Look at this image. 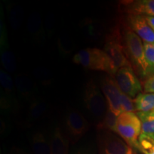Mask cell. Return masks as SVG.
I'll return each mask as SVG.
<instances>
[{
  "label": "cell",
  "instance_id": "1",
  "mask_svg": "<svg viewBox=\"0 0 154 154\" xmlns=\"http://www.w3.org/2000/svg\"><path fill=\"white\" fill-rule=\"evenodd\" d=\"M73 61L86 69L104 72L111 76H114L118 70L115 63L104 50L98 48L80 50L74 56Z\"/></svg>",
  "mask_w": 154,
  "mask_h": 154
},
{
  "label": "cell",
  "instance_id": "2",
  "mask_svg": "<svg viewBox=\"0 0 154 154\" xmlns=\"http://www.w3.org/2000/svg\"><path fill=\"white\" fill-rule=\"evenodd\" d=\"M121 32L125 53L130 63L140 75L148 77V65L142 39L130 27Z\"/></svg>",
  "mask_w": 154,
  "mask_h": 154
},
{
  "label": "cell",
  "instance_id": "3",
  "mask_svg": "<svg viewBox=\"0 0 154 154\" xmlns=\"http://www.w3.org/2000/svg\"><path fill=\"white\" fill-rule=\"evenodd\" d=\"M116 134L131 147L138 149V138L141 134V121L134 112H123L118 116Z\"/></svg>",
  "mask_w": 154,
  "mask_h": 154
},
{
  "label": "cell",
  "instance_id": "4",
  "mask_svg": "<svg viewBox=\"0 0 154 154\" xmlns=\"http://www.w3.org/2000/svg\"><path fill=\"white\" fill-rule=\"evenodd\" d=\"M103 50L111 58L118 69L122 67H132L125 53L121 32L119 26L111 28L106 36Z\"/></svg>",
  "mask_w": 154,
  "mask_h": 154
},
{
  "label": "cell",
  "instance_id": "5",
  "mask_svg": "<svg viewBox=\"0 0 154 154\" xmlns=\"http://www.w3.org/2000/svg\"><path fill=\"white\" fill-rule=\"evenodd\" d=\"M84 103L86 109L93 116L99 119L100 121L104 117L108 110L106 99L92 79L86 83L84 94Z\"/></svg>",
  "mask_w": 154,
  "mask_h": 154
},
{
  "label": "cell",
  "instance_id": "6",
  "mask_svg": "<svg viewBox=\"0 0 154 154\" xmlns=\"http://www.w3.org/2000/svg\"><path fill=\"white\" fill-rule=\"evenodd\" d=\"M101 91L106 99L109 109L117 116L123 113L122 103L126 94L121 91L114 77L109 75L102 79Z\"/></svg>",
  "mask_w": 154,
  "mask_h": 154
},
{
  "label": "cell",
  "instance_id": "7",
  "mask_svg": "<svg viewBox=\"0 0 154 154\" xmlns=\"http://www.w3.org/2000/svg\"><path fill=\"white\" fill-rule=\"evenodd\" d=\"M99 154H134L132 147L111 131L99 135Z\"/></svg>",
  "mask_w": 154,
  "mask_h": 154
},
{
  "label": "cell",
  "instance_id": "8",
  "mask_svg": "<svg viewBox=\"0 0 154 154\" xmlns=\"http://www.w3.org/2000/svg\"><path fill=\"white\" fill-rule=\"evenodd\" d=\"M113 77L121 91L131 99L136 98L142 91L141 84L132 67L119 69Z\"/></svg>",
  "mask_w": 154,
  "mask_h": 154
},
{
  "label": "cell",
  "instance_id": "9",
  "mask_svg": "<svg viewBox=\"0 0 154 154\" xmlns=\"http://www.w3.org/2000/svg\"><path fill=\"white\" fill-rule=\"evenodd\" d=\"M0 83L2 86L1 109L7 112H17L18 101L15 95V86L11 77L5 70L0 71Z\"/></svg>",
  "mask_w": 154,
  "mask_h": 154
},
{
  "label": "cell",
  "instance_id": "10",
  "mask_svg": "<svg viewBox=\"0 0 154 154\" xmlns=\"http://www.w3.org/2000/svg\"><path fill=\"white\" fill-rule=\"evenodd\" d=\"M66 128L71 139L76 142L88 131L89 124L79 111L71 109L66 116Z\"/></svg>",
  "mask_w": 154,
  "mask_h": 154
},
{
  "label": "cell",
  "instance_id": "11",
  "mask_svg": "<svg viewBox=\"0 0 154 154\" xmlns=\"http://www.w3.org/2000/svg\"><path fill=\"white\" fill-rule=\"evenodd\" d=\"M0 54H1L2 64L5 69L10 73L15 72L17 69L16 59L9 47L8 39H7V29H6L5 21L2 19V17L1 19Z\"/></svg>",
  "mask_w": 154,
  "mask_h": 154
},
{
  "label": "cell",
  "instance_id": "12",
  "mask_svg": "<svg viewBox=\"0 0 154 154\" xmlns=\"http://www.w3.org/2000/svg\"><path fill=\"white\" fill-rule=\"evenodd\" d=\"M128 22L129 27L134 31L144 43L154 44V32L145 17L143 15L128 14Z\"/></svg>",
  "mask_w": 154,
  "mask_h": 154
},
{
  "label": "cell",
  "instance_id": "13",
  "mask_svg": "<svg viewBox=\"0 0 154 154\" xmlns=\"http://www.w3.org/2000/svg\"><path fill=\"white\" fill-rule=\"evenodd\" d=\"M15 88L25 101H32L35 99L36 86L28 75L18 74L14 76Z\"/></svg>",
  "mask_w": 154,
  "mask_h": 154
},
{
  "label": "cell",
  "instance_id": "14",
  "mask_svg": "<svg viewBox=\"0 0 154 154\" xmlns=\"http://www.w3.org/2000/svg\"><path fill=\"white\" fill-rule=\"evenodd\" d=\"M49 111L48 103L44 99L40 98H35L30 102L27 115H26V122L28 124L36 122L47 114Z\"/></svg>",
  "mask_w": 154,
  "mask_h": 154
},
{
  "label": "cell",
  "instance_id": "15",
  "mask_svg": "<svg viewBox=\"0 0 154 154\" xmlns=\"http://www.w3.org/2000/svg\"><path fill=\"white\" fill-rule=\"evenodd\" d=\"M128 14L154 17V0H139L131 2L126 6Z\"/></svg>",
  "mask_w": 154,
  "mask_h": 154
},
{
  "label": "cell",
  "instance_id": "16",
  "mask_svg": "<svg viewBox=\"0 0 154 154\" xmlns=\"http://www.w3.org/2000/svg\"><path fill=\"white\" fill-rule=\"evenodd\" d=\"M51 154H68L69 140L59 127L54 131L50 138Z\"/></svg>",
  "mask_w": 154,
  "mask_h": 154
},
{
  "label": "cell",
  "instance_id": "17",
  "mask_svg": "<svg viewBox=\"0 0 154 154\" xmlns=\"http://www.w3.org/2000/svg\"><path fill=\"white\" fill-rule=\"evenodd\" d=\"M27 28L30 36L37 42H43L44 32L42 19L38 14H32L28 19Z\"/></svg>",
  "mask_w": 154,
  "mask_h": 154
},
{
  "label": "cell",
  "instance_id": "18",
  "mask_svg": "<svg viewBox=\"0 0 154 154\" xmlns=\"http://www.w3.org/2000/svg\"><path fill=\"white\" fill-rule=\"evenodd\" d=\"M32 148L34 154H51L50 140L42 133L37 131L32 136Z\"/></svg>",
  "mask_w": 154,
  "mask_h": 154
},
{
  "label": "cell",
  "instance_id": "19",
  "mask_svg": "<svg viewBox=\"0 0 154 154\" xmlns=\"http://www.w3.org/2000/svg\"><path fill=\"white\" fill-rule=\"evenodd\" d=\"M134 104L138 112H151L154 110V94L140 93L135 98Z\"/></svg>",
  "mask_w": 154,
  "mask_h": 154
},
{
  "label": "cell",
  "instance_id": "20",
  "mask_svg": "<svg viewBox=\"0 0 154 154\" xmlns=\"http://www.w3.org/2000/svg\"><path fill=\"white\" fill-rule=\"evenodd\" d=\"M137 116L141 121V134L154 140V115L151 112H138Z\"/></svg>",
  "mask_w": 154,
  "mask_h": 154
},
{
  "label": "cell",
  "instance_id": "21",
  "mask_svg": "<svg viewBox=\"0 0 154 154\" xmlns=\"http://www.w3.org/2000/svg\"><path fill=\"white\" fill-rule=\"evenodd\" d=\"M8 17L11 28L13 29H18L22 26L24 13L22 9L16 5L8 7Z\"/></svg>",
  "mask_w": 154,
  "mask_h": 154
},
{
  "label": "cell",
  "instance_id": "22",
  "mask_svg": "<svg viewBox=\"0 0 154 154\" xmlns=\"http://www.w3.org/2000/svg\"><path fill=\"white\" fill-rule=\"evenodd\" d=\"M118 116H119L113 113L108 107V110L104 117L99 121L97 125V128L99 130L107 131L115 133Z\"/></svg>",
  "mask_w": 154,
  "mask_h": 154
},
{
  "label": "cell",
  "instance_id": "23",
  "mask_svg": "<svg viewBox=\"0 0 154 154\" xmlns=\"http://www.w3.org/2000/svg\"><path fill=\"white\" fill-rule=\"evenodd\" d=\"M143 45L148 65V79L154 75V44L143 43Z\"/></svg>",
  "mask_w": 154,
  "mask_h": 154
},
{
  "label": "cell",
  "instance_id": "24",
  "mask_svg": "<svg viewBox=\"0 0 154 154\" xmlns=\"http://www.w3.org/2000/svg\"><path fill=\"white\" fill-rule=\"evenodd\" d=\"M143 154H154V140L145 135L140 134L138 138V147Z\"/></svg>",
  "mask_w": 154,
  "mask_h": 154
},
{
  "label": "cell",
  "instance_id": "25",
  "mask_svg": "<svg viewBox=\"0 0 154 154\" xmlns=\"http://www.w3.org/2000/svg\"><path fill=\"white\" fill-rule=\"evenodd\" d=\"M143 89L146 93L154 94V75L145 81L143 84Z\"/></svg>",
  "mask_w": 154,
  "mask_h": 154
},
{
  "label": "cell",
  "instance_id": "26",
  "mask_svg": "<svg viewBox=\"0 0 154 154\" xmlns=\"http://www.w3.org/2000/svg\"><path fill=\"white\" fill-rule=\"evenodd\" d=\"M147 21V22L149 23V26H151L152 29L154 32V17H149V16H144Z\"/></svg>",
  "mask_w": 154,
  "mask_h": 154
},
{
  "label": "cell",
  "instance_id": "27",
  "mask_svg": "<svg viewBox=\"0 0 154 154\" xmlns=\"http://www.w3.org/2000/svg\"><path fill=\"white\" fill-rule=\"evenodd\" d=\"M11 154H29L24 151H22V149H17V148H13V149L11 150Z\"/></svg>",
  "mask_w": 154,
  "mask_h": 154
},
{
  "label": "cell",
  "instance_id": "28",
  "mask_svg": "<svg viewBox=\"0 0 154 154\" xmlns=\"http://www.w3.org/2000/svg\"><path fill=\"white\" fill-rule=\"evenodd\" d=\"M75 154H90L88 152L84 151H79L78 152H76Z\"/></svg>",
  "mask_w": 154,
  "mask_h": 154
},
{
  "label": "cell",
  "instance_id": "29",
  "mask_svg": "<svg viewBox=\"0 0 154 154\" xmlns=\"http://www.w3.org/2000/svg\"><path fill=\"white\" fill-rule=\"evenodd\" d=\"M151 113H153V114L154 115V110H153V111H151Z\"/></svg>",
  "mask_w": 154,
  "mask_h": 154
}]
</instances>
